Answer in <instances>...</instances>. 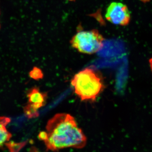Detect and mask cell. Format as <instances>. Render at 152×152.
<instances>
[{"instance_id":"cell-4","label":"cell","mask_w":152,"mask_h":152,"mask_svg":"<svg viewBox=\"0 0 152 152\" xmlns=\"http://www.w3.org/2000/svg\"><path fill=\"white\" fill-rule=\"evenodd\" d=\"M105 18L113 24L126 26L130 21V12L124 4L114 2L111 3L107 8Z\"/></svg>"},{"instance_id":"cell-11","label":"cell","mask_w":152,"mask_h":152,"mask_svg":"<svg viewBox=\"0 0 152 152\" xmlns=\"http://www.w3.org/2000/svg\"><path fill=\"white\" fill-rule=\"evenodd\" d=\"M140 1H142L144 2H146L150 0H140Z\"/></svg>"},{"instance_id":"cell-3","label":"cell","mask_w":152,"mask_h":152,"mask_svg":"<svg viewBox=\"0 0 152 152\" xmlns=\"http://www.w3.org/2000/svg\"><path fill=\"white\" fill-rule=\"evenodd\" d=\"M104 39L98 30H80L72 38V46L82 53L93 54L104 46Z\"/></svg>"},{"instance_id":"cell-6","label":"cell","mask_w":152,"mask_h":152,"mask_svg":"<svg viewBox=\"0 0 152 152\" xmlns=\"http://www.w3.org/2000/svg\"><path fill=\"white\" fill-rule=\"evenodd\" d=\"M10 122V119L6 117H0V148L10 140L12 137L8 131L7 125Z\"/></svg>"},{"instance_id":"cell-7","label":"cell","mask_w":152,"mask_h":152,"mask_svg":"<svg viewBox=\"0 0 152 152\" xmlns=\"http://www.w3.org/2000/svg\"><path fill=\"white\" fill-rule=\"evenodd\" d=\"M24 111L26 115L29 118H37L39 115V113L37 110L28 104L25 106L24 108Z\"/></svg>"},{"instance_id":"cell-10","label":"cell","mask_w":152,"mask_h":152,"mask_svg":"<svg viewBox=\"0 0 152 152\" xmlns=\"http://www.w3.org/2000/svg\"><path fill=\"white\" fill-rule=\"evenodd\" d=\"M149 63L150 64V66H151V69L152 71V58L150 60Z\"/></svg>"},{"instance_id":"cell-2","label":"cell","mask_w":152,"mask_h":152,"mask_svg":"<svg viewBox=\"0 0 152 152\" xmlns=\"http://www.w3.org/2000/svg\"><path fill=\"white\" fill-rule=\"evenodd\" d=\"M75 92L82 101H95L104 88L102 75L93 69H85L74 76L71 81Z\"/></svg>"},{"instance_id":"cell-1","label":"cell","mask_w":152,"mask_h":152,"mask_svg":"<svg viewBox=\"0 0 152 152\" xmlns=\"http://www.w3.org/2000/svg\"><path fill=\"white\" fill-rule=\"evenodd\" d=\"M38 137L47 149L52 151L69 148H83L87 142L75 118L66 113L57 114L49 120L45 131L40 132Z\"/></svg>"},{"instance_id":"cell-5","label":"cell","mask_w":152,"mask_h":152,"mask_svg":"<svg viewBox=\"0 0 152 152\" xmlns=\"http://www.w3.org/2000/svg\"><path fill=\"white\" fill-rule=\"evenodd\" d=\"M27 97L28 101V104L38 110L45 105L48 94L46 93L40 91L37 88H34L28 92Z\"/></svg>"},{"instance_id":"cell-8","label":"cell","mask_w":152,"mask_h":152,"mask_svg":"<svg viewBox=\"0 0 152 152\" xmlns=\"http://www.w3.org/2000/svg\"><path fill=\"white\" fill-rule=\"evenodd\" d=\"M29 75L32 78L36 80H39L43 77L42 72L39 69L34 67L30 72Z\"/></svg>"},{"instance_id":"cell-9","label":"cell","mask_w":152,"mask_h":152,"mask_svg":"<svg viewBox=\"0 0 152 152\" xmlns=\"http://www.w3.org/2000/svg\"><path fill=\"white\" fill-rule=\"evenodd\" d=\"M29 152H39L38 151L37 149V148H35V147H32L30 150Z\"/></svg>"},{"instance_id":"cell-12","label":"cell","mask_w":152,"mask_h":152,"mask_svg":"<svg viewBox=\"0 0 152 152\" xmlns=\"http://www.w3.org/2000/svg\"><path fill=\"white\" fill-rule=\"evenodd\" d=\"M0 27H1V26H0Z\"/></svg>"}]
</instances>
